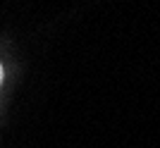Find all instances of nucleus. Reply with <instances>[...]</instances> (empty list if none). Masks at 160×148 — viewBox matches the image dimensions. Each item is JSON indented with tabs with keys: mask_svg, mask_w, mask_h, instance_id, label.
<instances>
[{
	"mask_svg": "<svg viewBox=\"0 0 160 148\" xmlns=\"http://www.w3.org/2000/svg\"><path fill=\"white\" fill-rule=\"evenodd\" d=\"M2 79H5V69H2V65H0V84H2Z\"/></svg>",
	"mask_w": 160,
	"mask_h": 148,
	"instance_id": "obj_1",
	"label": "nucleus"
}]
</instances>
